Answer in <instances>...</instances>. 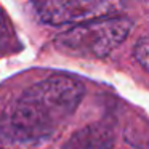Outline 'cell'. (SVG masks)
<instances>
[{
  "label": "cell",
  "mask_w": 149,
  "mask_h": 149,
  "mask_svg": "<svg viewBox=\"0 0 149 149\" xmlns=\"http://www.w3.org/2000/svg\"><path fill=\"white\" fill-rule=\"evenodd\" d=\"M85 88L77 79L50 77L31 85L0 117V143L40 146L75 112Z\"/></svg>",
  "instance_id": "1"
},
{
  "label": "cell",
  "mask_w": 149,
  "mask_h": 149,
  "mask_svg": "<svg viewBox=\"0 0 149 149\" xmlns=\"http://www.w3.org/2000/svg\"><path fill=\"white\" fill-rule=\"evenodd\" d=\"M132 19L109 16L75 26L55 39V47L77 58H104L111 55L132 31Z\"/></svg>",
  "instance_id": "2"
},
{
  "label": "cell",
  "mask_w": 149,
  "mask_h": 149,
  "mask_svg": "<svg viewBox=\"0 0 149 149\" xmlns=\"http://www.w3.org/2000/svg\"><path fill=\"white\" fill-rule=\"evenodd\" d=\"M40 21L50 26H80L90 21L109 18L122 8L120 3L112 2H90V0H75V2H63V0H47L37 2L34 5Z\"/></svg>",
  "instance_id": "3"
},
{
  "label": "cell",
  "mask_w": 149,
  "mask_h": 149,
  "mask_svg": "<svg viewBox=\"0 0 149 149\" xmlns=\"http://www.w3.org/2000/svg\"><path fill=\"white\" fill-rule=\"evenodd\" d=\"M64 149H116V141L109 127L95 123L75 132Z\"/></svg>",
  "instance_id": "4"
},
{
  "label": "cell",
  "mask_w": 149,
  "mask_h": 149,
  "mask_svg": "<svg viewBox=\"0 0 149 149\" xmlns=\"http://www.w3.org/2000/svg\"><path fill=\"white\" fill-rule=\"evenodd\" d=\"M133 56H135L136 63H138L146 72H149V37H141V39L135 43Z\"/></svg>",
  "instance_id": "5"
},
{
  "label": "cell",
  "mask_w": 149,
  "mask_h": 149,
  "mask_svg": "<svg viewBox=\"0 0 149 149\" xmlns=\"http://www.w3.org/2000/svg\"><path fill=\"white\" fill-rule=\"evenodd\" d=\"M13 32H11L10 23L7 21L3 11L0 10V50L8 48L10 47V40H13Z\"/></svg>",
  "instance_id": "6"
}]
</instances>
